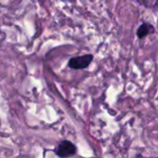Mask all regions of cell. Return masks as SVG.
<instances>
[{"label":"cell","mask_w":158,"mask_h":158,"mask_svg":"<svg viewBox=\"0 0 158 158\" xmlns=\"http://www.w3.org/2000/svg\"><path fill=\"white\" fill-rule=\"evenodd\" d=\"M55 154L59 158H69L77 154L76 145L68 140L60 142L55 149Z\"/></svg>","instance_id":"1"},{"label":"cell","mask_w":158,"mask_h":158,"mask_svg":"<svg viewBox=\"0 0 158 158\" xmlns=\"http://www.w3.org/2000/svg\"><path fill=\"white\" fill-rule=\"evenodd\" d=\"M94 60V55L86 54L83 56H73L68 62V67L72 69H85Z\"/></svg>","instance_id":"2"},{"label":"cell","mask_w":158,"mask_h":158,"mask_svg":"<svg viewBox=\"0 0 158 158\" xmlns=\"http://www.w3.org/2000/svg\"><path fill=\"white\" fill-rule=\"evenodd\" d=\"M155 32H156V28L153 24L149 22H143L138 27L136 34H137V37L142 40L147 37L148 35L154 34Z\"/></svg>","instance_id":"3"}]
</instances>
